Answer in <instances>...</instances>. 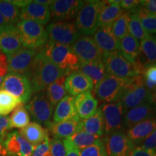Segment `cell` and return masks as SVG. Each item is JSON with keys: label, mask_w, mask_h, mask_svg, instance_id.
Instances as JSON below:
<instances>
[{"label": "cell", "mask_w": 156, "mask_h": 156, "mask_svg": "<svg viewBox=\"0 0 156 156\" xmlns=\"http://www.w3.org/2000/svg\"><path fill=\"white\" fill-rule=\"evenodd\" d=\"M64 76L67 75L38 50L28 77L33 93H41L50 84Z\"/></svg>", "instance_id": "1"}, {"label": "cell", "mask_w": 156, "mask_h": 156, "mask_svg": "<svg viewBox=\"0 0 156 156\" xmlns=\"http://www.w3.org/2000/svg\"><path fill=\"white\" fill-rule=\"evenodd\" d=\"M39 51L45 57L62 69L66 75L77 71L80 63L74 54L72 46L56 44L48 41L47 44Z\"/></svg>", "instance_id": "2"}, {"label": "cell", "mask_w": 156, "mask_h": 156, "mask_svg": "<svg viewBox=\"0 0 156 156\" xmlns=\"http://www.w3.org/2000/svg\"><path fill=\"white\" fill-rule=\"evenodd\" d=\"M102 62L106 67L107 74L124 79H130L135 76L142 75L145 70V68L137 61L134 64L129 62L123 56L119 50L112 53L103 54Z\"/></svg>", "instance_id": "3"}, {"label": "cell", "mask_w": 156, "mask_h": 156, "mask_svg": "<svg viewBox=\"0 0 156 156\" xmlns=\"http://www.w3.org/2000/svg\"><path fill=\"white\" fill-rule=\"evenodd\" d=\"M151 93L144 84L143 76L137 75L128 80L119 99L126 111L140 105L149 103Z\"/></svg>", "instance_id": "4"}, {"label": "cell", "mask_w": 156, "mask_h": 156, "mask_svg": "<svg viewBox=\"0 0 156 156\" xmlns=\"http://www.w3.org/2000/svg\"><path fill=\"white\" fill-rule=\"evenodd\" d=\"M105 1L89 0L84 4L76 16V28L83 36H92L98 30V17Z\"/></svg>", "instance_id": "5"}, {"label": "cell", "mask_w": 156, "mask_h": 156, "mask_svg": "<svg viewBox=\"0 0 156 156\" xmlns=\"http://www.w3.org/2000/svg\"><path fill=\"white\" fill-rule=\"evenodd\" d=\"M16 27L24 48L38 50L47 44L48 38L44 25L32 20H20Z\"/></svg>", "instance_id": "6"}, {"label": "cell", "mask_w": 156, "mask_h": 156, "mask_svg": "<svg viewBox=\"0 0 156 156\" xmlns=\"http://www.w3.org/2000/svg\"><path fill=\"white\" fill-rule=\"evenodd\" d=\"M46 30L49 41L69 46L82 35L76 28L75 23L68 20L54 21L47 25Z\"/></svg>", "instance_id": "7"}, {"label": "cell", "mask_w": 156, "mask_h": 156, "mask_svg": "<svg viewBox=\"0 0 156 156\" xmlns=\"http://www.w3.org/2000/svg\"><path fill=\"white\" fill-rule=\"evenodd\" d=\"M0 89L10 93L23 104L29 102L33 94L32 87L28 78L19 74L7 73L4 78Z\"/></svg>", "instance_id": "8"}, {"label": "cell", "mask_w": 156, "mask_h": 156, "mask_svg": "<svg viewBox=\"0 0 156 156\" xmlns=\"http://www.w3.org/2000/svg\"><path fill=\"white\" fill-rule=\"evenodd\" d=\"M128 80L107 74L103 80L95 87V94L103 102H118Z\"/></svg>", "instance_id": "9"}, {"label": "cell", "mask_w": 156, "mask_h": 156, "mask_svg": "<svg viewBox=\"0 0 156 156\" xmlns=\"http://www.w3.org/2000/svg\"><path fill=\"white\" fill-rule=\"evenodd\" d=\"M27 111L36 122L43 124L47 127L51 122L54 106L50 103L45 93H39L30 99L25 106Z\"/></svg>", "instance_id": "10"}, {"label": "cell", "mask_w": 156, "mask_h": 156, "mask_svg": "<svg viewBox=\"0 0 156 156\" xmlns=\"http://www.w3.org/2000/svg\"><path fill=\"white\" fill-rule=\"evenodd\" d=\"M104 123L105 136L121 131L126 111L120 102L104 103L101 106Z\"/></svg>", "instance_id": "11"}, {"label": "cell", "mask_w": 156, "mask_h": 156, "mask_svg": "<svg viewBox=\"0 0 156 156\" xmlns=\"http://www.w3.org/2000/svg\"><path fill=\"white\" fill-rule=\"evenodd\" d=\"M38 50L22 48L7 56V72L19 74L28 78L35 56Z\"/></svg>", "instance_id": "12"}, {"label": "cell", "mask_w": 156, "mask_h": 156, "mask_svg": "<svg viewBox=\"0 0 156 156\" xmlns=\"http://www.w3.org/2000/svg\"><path fill=\"white\" fill-rule=\"evenodd\" d=\"M106 156H129L135 145L125 133L117 131L103 138Z\"/></svg>", "instance_id": "13"}, {"label": "cell", "mask_w": 156, "mask_h": 156, "mask_svg": "<svg viewBox=\"0 0 156 156\" xmlns=\"http://www.w3.org/2000/svg\"><path fill=\"white\" fill-rule=\"evenodd\" d=\"M72 48L80 64L102 61L103 54L92 37L81 35L72 46Z\"/></svg>", "instance_id": "14"}, {"label": "cell", "mask_w": 156, "mask_h": 156, "mask_svg": "<svg viewBox=\"0 0 156 156\" xmlns=\"http://www.w3.org/2000/svg\"><path fill=\"white\" fill-rule=\"evenodd\" d=\"M23 48L16 25H6L0 29V53L9 56Z\"/></svg>", "instance_id": "15"}, {"label": "cell", "mask_w": 156, "mask_h": 156, "mask_svg": "<svg viewBox=\"0 0 156 156\" xmlns=\"http://www.w3.org/2000/svg\"><path fill=\"white\" fill-rule=\"evenodd\" d=\"M84 1L79 0H56L49 5L51 17L58 20H68L77 16Z\"/></svg>", "instance_id": "16"}, {"label": "cell", "mask_w": 156, "mask_h": 156, "mask_svg": "<svg viewBox=\"0 0 156 156\" xmlns=\"http://www.w3.org/2000/svg\"><path fill=\"white\" fill-rule=\"evenodd\" d=\"M3 144L9 156H32L35 147L16 131L9 132Z\"/></svg>", "instance_id": "17"}, {"label": "cell", "mask_w": 156, "mask_h": 156, "mask_svg": "<svg viewBox=\"0 0 156 156\" xmlns=\"http://www.w3.org/2000/svg\"><path fill=\"white\" fill-rule=\"evenodd\" d=\"M93 38L103 54L119 50V41L113 34L112 26L99 27L93 34Z\"/></svg>", "instance_id": "18"}, {"label": "cell", "mask_w": 156, "mask_h": 156, "mask_svg": "<svg viewBox=\"0 0 156 156\" xmlns=\"http://www.w3.org/2000/svg\"><path fill=\"white\" fill-rule=\"evenodd\" d=\"M20 18V20H32L45 25L51 19L49 7L36 1H31L28 5L21 9Z\"/></svg>", "instance_id": "19"}, {"label": "cell", "mask_w": 156, "mask_h": 156, "mask_svg": "<svg viewBox=\"0 0 156 156\" xmlns=\"http://www.w3.org/2000/svg\"><path fill=\"white\" fill-rule=\"evenodd\" d=\"M64 87L66 92L69 94L77 95L87 91H91L94 85L90 78L79 71H75L66 77Z\"/></svg>", "instance_id": "20"}, {"label": "cell", "mask_w": 156, "mask_h": 156, "mask_svg": "<svg viewBox=\"0 0 156 156\" xmlns=\"http://www.w3.org/2000/svg\"><path fill=\"white\" fill-rule=\"evenodd\" d=\"M83 124L79 117L62 122H51L47 126L48 131H50L54 138L66 139L73 136L74 134L82 131Z\"/></svg>", "instance_id": "21"}, {"label": "cell", "mask_w": 156, "mask_h": 156, "mask_svg": "<svg viewBox=\"0 0 156 156\" xmlns=\"http://www.w3.org/2000/svg\"><path fill=\"white\" fill-rule=\"evenodd\" d=\"M156 129V116L149 118L129 128L126 135L135 146H139Z\"/></svg>", "instance_id": "22"}, {"label": "cell", "mask_w": 156, "mask_h": 156, "mask_svg": "<svg viewBox=\"0 0 156 156\" xmlns=\"http://www.w3.org/2000/svg\"><path fill=\"white\" fill-rule=\"evenodd\" d=\"M75 105L77 116L81 120L92 116L98 110V101L91 91L83 93L75 97Z\"/></svg>", "instance_id": "23"}, {"label": "cell", "mask_w": 156, "mask_h": 156, "mask_svg": "<svg viewBox=\"0 0 156 156\" xmlns=\"http://www.w3.org/2000/svg\"><path fill=\"white\" fill-rule=\"evenodd\" d=\"M155 110L150 103H144L126 111L123 125L128 129L142 121L155 116Z\"/></svg>", "instance_id": "24"}, {"label": "cell", "mask_w": 156, "mask_h": 156, "mask_svg": "<svg viewBox=\"0 0 156 156\" xmlns=\"http://www.w3.org/2000/svg\"><path fill=\"white\" fill-rule=\"evenodd\" d=\"M120 0L105 1L99 14L98 27L112 26L124 12L120 7Z\"/></svg>", "instance_id": "25"}, {"label": "cell", "mask_w": 156, "mask_h": 156, "mask_svg": "<svg viewBox=\"0 0 156 156\" xmlns=\"http://www.w3.org/2000/svg\"><path fill=\"white\" fill-rule=\"evenodd\" d=\"M137 62L147 68L150 66L156 65V44L155 37L148 35L140 44V54Z\"/></svg>", "instance_id": "26"}, {"label": "cell", "mask_w": 156, "mask_h": 156, "mask_svg": "<svg viewBox=\"0 0 156 156\" xmlns=\"http://www.w3.org/2000/svg\"><path fill=\"white\" fill-rule=\"evenodd\" d=\"M75 105V97L66 95L57 103L54 112V122H62L77 117Z\"/></svg>", "instance_id": "27"}, {"label": "cell", "mask_w": 156, "mask_h": 156, "mask_svg": "<svg viewBox=\"0 0 156 156\" xmlns=\"http://www.w3.org/2000/svg\"><path fill=\"white\" fill-rule=\"evenodd\" d=\"M19 134L34 146L38 145L44 141L48 136V129L43 127L37 122H30L19 130Z\"/></svg>", "instance_id": "28"}, {"label": "cell", "mask_w": 156, "mask_h": 156, "mask_svg": "<svg viewBox=\"0 0 156 156\" xmlns=\"http://www.w3.org/2000/svg\"><path fill=\"white\" fill-rule=\"evenodd\" d=\"M77 71L90 78L94 87L97 86L107 75L106 67L102 61L80 64Z\"/></svg>", "instance_id": "29"}, {"label": "cell", "mask_w": 156, "mask_h": 156, "mask_svg": "<svg viewBox=\"0 0 156 156\" xmlns=\"http://www.w3.org/2000/svg\"><path fill=\"white\" fill-rule=\"evenodd\" d=\"M119 51L126 59L134 64L140 54V43L128 34L119 41Z\"/></svg>", "instance_id": "30"}, {"label": "cell", "mask_w": 156, "mask_h": 156, "mask_svg": "<svg viewBox=\"0 0 156 156\" xmlns=\"http://www.w3.org/2000/svg\"><path fill=\"white\" fill-rule=\"evenodd\" d=\"M82 131L98 136L104 134V123L101 108H98L96 112L90 118L82 120Z\"/></svg>", "instance_id": "31"}, {"label": "cell", "mask_w": 156, "mask_h": 156, "mask_svg": "<svg viewBox=\"0 0 156 156\" xmlns=\"http://www.w3.org/2000/svg\"><path fill=\"white\" fill-rule=\"evenodd\" d=\"M65 79L66 76L58 78L46 87V95L53 106L57 104L64 96H66V90L64 87Z\"/></svg>", "instance_id": "32"}, {"label": "cell", "mask_w": 156, "mask_h": 156, "mask_svg": "<svg viewBox=\"0 0 156 156\" xmlns=\"http://www.w3.org/2000/svg\"><path fill=\"white\" fill-rule=\"evenodd\" d=\"M21 9L11 1H0V14L5 19L7 25H16L20 20Z\"/></svg>", "instance_id": "33"}, {"label": "cell", "mask_w": 156, "mask_h": 156, "mask_svg": "<svg viewBox=\"0 0 156 156\" xmlns=\"http://www.w3.org/2000/svg\"><path fill=\"white\" fill-rule=\"evenodd\" d=\"M30 117L28 112L23 104L17 106L9 117V122L10 127L22 129L30 123Z\"/></svg>", "instance_id": "34"}, {"label": "cell", "mask_w": 156, "mask_h": 156, "mask_svg": "<svg viewBox=\"0 0 156 156\" xmlns=\"http://www.w3.org/2000/svg\"><path fill=\"white\" fill-rule=\"evenodd\" d=\"M130 14H131V11H124L112 25L113 34L119 41H120L126 35L128 34Z\"/></svg>", "instance_id": "35"}, {"label": "cell", "mask_w": 156, "mask_h": 156, "mask_svg": "<svg viewBox=\"0 0 156 156\" xmlns=\"http://www.w3.org/2000/svg\"><path fill=\"white\" fill-rule=\"evenodd\" d=\"M134 10L146 32L148 34H156V15L148 12L142 7H137Z\"/></svg>", "instance_id": "36"}, {"label": "cell", "mask_w": 156, "mask_h": 156, "mask_svg": "<svg viewBox=\"0 0 156 156\" xmlns=\"http://www.w3.org/2000/svg\"><path fill=\"white\" fill-rule=\"evenodd\" d=\"M20 101L7 91L0 89V115L5 116L18 106ZM23 104V103H22Z\"/></svg>", "instance_id": "37"}, {"label": "cell", "mask_w": 156, "mask_h": 156, "mask_svg": "<svg viewBox=\"0 0 156 156\" xmlns=\"http://www.w3.org/2000/svg\"><path fill=\"white\" fill-rule=\"evenodd\" d=\"M101 137V136L88 134L84 131H80L74 134L73 136L68 138L79 151H82L93 145L96 140L100 139Z\"/></svg>", "instance_id": "38"}, {"label": "cell", "mask_w": 156, "mask_h": 156, "mask_svg": "<svg viewBox=\"0 0 156 156\" xmlns=\"http://www.w3.org/2000/svg\"><path fill=\"white\" fill-rule=\"evenodd\" d=\"M128 29L129 34L134 38H136V40H143L146 36L149 35L142 27L141 22H140L139 17L134 9L131 10Z\"/></svg>", "instance_id": "39"}, {"label": "cell", "mask_w": 156, "mask_h": 156, "mask_svg": "<svg viewBox=\"0 0 156 156\" xmlns=\"http://www.w3.org/2000/svg\"><path fill=\"white\" fill-rule=\"evenodd\" d=\"M80 156H106L103 138H100L93 145L80 151Z\"/></svg>", "instance_id": "40"}, {"label": "cell", "mask_w": 156, "mask_h": 156, "mask_svg": "<svg viewBox=\"0 0 156 156\" xmlns=\"http://www.w3.org/2000/svg\"><path fill=\"white\" fill-rule=\"evenodd\" d=\"M144 84L146 88L152 93L156 90V65H152L147 67L143 75Z\"/></svg>", "instance_id": "41"}, {"label": "cell", "mask_w": 156, "mask_h": 156, "mask_svg": "<svg viewBox=\"0 0 156 156\" xmlns=\"http://www.w3.org/2000/svg\"><path fill=\"white\" fill-rule=\"evenodd\" d=\"M50 150L52 156H66L67 151L63 140L53 138L50 141Z\"/></svg>", "instance_id": "42"}, {"label": "cell", "mask_w": 156, "mask_h": 156, "mask_svg": "<svg viewBox=\"0 0 156 156\" xmlns=\"http://www.w3.org/2000/svg\"><path fill=\"white\" fill-rule=\"evenodd\" d=\"M50 141L49 136H48L44 141L35 146L32 156H52L50 150Z\"/></svg>", "instance_id": "43"}, {"label": "cell", "mask_w": 156, "mask_h": 156, "mask_svg": "<svg viewBox=\"0 0 156 156\" xmlns=\"http://www.w3.org/2000/svg\"><path fill=\"white\" fill-rule=\"evenodd\" d=\"M10 129L8 117L0 116V142L3 143Z\"/></svg>", "instance_id": "44"}, {"label": "cell", "mask_w": 156, "mask_h": 156, "mask_svg": "<svg viewBox=\"0 0 156 156\" xmlns=\"http://www.w3.org/2000/svg\"><path fill=\"white\" fill-rule=\"evenodd\" d=\"M139 146L156 153V129Z\"/></svg>", "instance_id": "45"}, {"label": "cell", "mask_w": 156, "mask_h": 156, "mask_svg": "<svg viewBox=\"0 0 156 156\" xmlns=\"http://www.w3.org/2000/svg\"><path fill=\"white\" fill-rule=\"evenodd\" d=\"M63 142L67 151L66 156H80V151L73 145L69 138L64 139Z\"/></svg>", "instance_id": "46"}, {"label": "cell", "mask_w": 156, "mask_h": 156, "mask_svg": "<svg viewBox=\"0 0 156 156\" xmlns=\"http://www.w3.org/2000/svg\"><path fill=\"white\" fill-rule=\"evenodd\" d=\"M129 156H156V153L146 150L140 146H135L132 150Z\"/></svg>", "instance_id": "47"}, {"label": "cell", "mask_w": 156, "mask_h": 156, "mask_svg": "<svg viewBox=\"0 0 156 156\" xmlns=\"http://www.w3.org/2000/svg\"><path fill=\"white\" fill-rule=\"evenodd\" d=\"M141 1H138V0H123L121 1L120 2V7L125 9L126 11H131L133 10L138 5H140Z\"/></svg>", "instance_id": "48"}, {"label": "cell", "mask_w": 156, "mask_h": 156, "mask_svg": "<svg viewBox=\"0 0 156 156\" xmlns=\"http://www.w3.org/2000/svg\"><path fill=\"white\" fill-rule=\"evenodd\" d=\"M145 10L151 14L156 15V0H145L141 1L140 5Z\"/></svg>", "instance_id": "49"}, {"label": "cell", "mask_w": 156, "mask_h": 156, "mask_svg": "<svg viewBox=\"0 0 156 156\" xmlns=\"http://www.w3.org/2000/svg\"><path fill=\"white\" fill-rule=\"evenodd\" d=\"M0 67H7V58L2 53H0Z\"/></svg>", "instance_id": "50"}, {"label": "cell", "mask_w": 156, "mask_h": 156, "mask_svg": "<svg viewBox=\"0 0 156 156\" xmlns=\"http://www.w3.org/2000/svg\"><path fill=\"white\" fill-rule=\"evenodd\" d=\"M0 156H9L3 143L0 142Z\"/></svg>", "instance_id": "51"}, {"label": "cell", "mask_w": 156, "mask_h": 156, "mask_svg": "<svg viewBox=\"0 0 156 156\" xmlns=\"http://www.w3.org/2000/svg\"><path fill=\"white\" fill-rule=\"evenodd\" d=\"M150 104H155L156 105V90L154 91L151 94V97H150L149 100Z\"/></svg>", "instance_id": "52"}, {"label": "cell", "mask_w": 156, "mask_h": 156, "mask_svg": "<svg viewBox=\"0 0 156 156\" xmlns=\"http://www.w3.org/2000/svg\"><path fill=\"white\" fill-rule=\"evenodd\" d=\"M7 25V22H6L5 19L4 18V17L0 14V29L2 28L3 26H5V25Z\"/></svg>", "instance_id": "53"}, {"label": "cell", "mask_w": 156, "mask_h": 156, "mask_svg": "<svg viewBox=\"0 0 156 156\" xmlns=\"http://www.w3.org/2000/svg\"><path fill=\"white\" fill-rule=\"evenodd\" d=\"M37 2L38 3H40L41 4V5H46V6H49L51 4L52 1H44V0H37Z\"/></svg>", "instance_id": "54"}, {"label": "cell", "mask_w": 156, "mask_h": 156, "mask_svg": "<svg viewBox=\"0 0 156 156\" xmlns=\"http://www.w3.org/2000/svg\"><path fill=\"white\" fill-rule=\"evenodd\" d=\"M4 78H5V77H2V76H0V87H1L2 84V83H3Z\"/></svg>", "instance_id": "55"}, {"label": "cell", "mask_w": 156, "mask_h": 156, "mask_svg": "<svg viewBox=\"0 0 156 156\" xmlns=\"http://www.w3.org/2000/svg\"><path fill=\"white\" fill-rule=\"evenodd\" d=\"M155 44H156V36L155 37Z\"/></svg>", "instance_id": "56"}]
</instances>
